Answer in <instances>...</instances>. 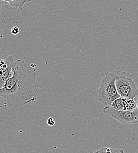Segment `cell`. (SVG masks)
I'll list each match as a JSON object with an SVG mask.
<instances>
[{"label": "cell", "mask_w": 138, "mask_h": 153, "mask_svg": "<svg viewBox=\"0 0 138 153\" xmlns=\"http://www.w3.org/2000/svg\"><path fill=\"white\" fill-rule=\"evenodd\" d=\"M118 75L106 72L98 89V100L104 106L111 105L115 100L120 97L116 85Z\"/></svg>", "instance_id": "2"}, {"label": "cell", "mask_w": 138, "mask_h": 153, "mask_svg": "<svg viewBox=\"0 0 138 153\" xmlns=\"http://www.w3.org/2000/svg\"><path fill=\"white\" fill-rule=\"evenodd\" d=\"M19 33H20V28L18 27L15 26L11 28V33L13 35H17Z\"/></svg>", "instance_id": "10"}, {"label": "cell", "mask_w": 138, "mask_h": 153, "mask_svg": "<svg viewBox=\"0 0 138 153\" xmlns=\"http://www.w3.org/2000/svg\"><path fill=\"white\" fill-rule=\"evenodd\" d=\"M1 58H0V61H1Z\"/></svg>", "instance_id": "13"}, {"label": "cell", "mask_w": 138, "mask_h": 153, "mask_svg": "<svg viewBox=\"0 0 138 153\" xmlns=\"http://www.w3.org/2000/svg\"><path fill=\"white\" fill-rule=\"evenodd\" d=\"M125 100L126 98L119 97L113 101L111 106L117 110H125Z\"/></svg>", "instance_id": "5"}, {"label": "cell", "mask_w": 138, "mask_h": 153, "mask_svg": "<svg viewBox=\"0 0 138 153\" xmlns=\"http://www.w3.org/2000/svg\"><path fill=\"white\" fill-rule=\"evenodd\" d=\"M95 153H124L123 150H117V149H114L109 147H104V148H101L99 150L95 152Z\"/></svg>", "instance_id": "8"}, {"label": "cell", "mask_w": 138, "mask_h": 153, "mask_svg": "<svg viewBox=\"0 0 138 153\" xmlns=\"http://www.w3.org/2000/svg\"><path fill=\"white\" fill-rule=\"evenodd\" d=\"M4 4H7V5H9L7 2L4 1H2V0H0V8H1V5H4ZM0 14H1V9H0Z\"/></svg>", "instance_id": "11"}, {"label": "cell", "mask_w": 138, "mask_h": 153, "mask_svg": "<svg viewBox=\"0 0 138 153\" xmlns=\"http://www.w3.org/2000/svg\"><path fill=\"white\" fill-rule=\"evenodd\" d=\"M37 73L22 59H15L10 75L0 88V97L15 107H22L35 101L39 94Z\"/></svg>", "instance_id": "1"}, {"label": "cell", "mask_w": 138, "mask_h": 153, "mask_svg": "<svg viewBox=\"0 0 138 153\" xmlns=\"http://www.w3.org/2000/svg\"><path fill=\"white\" fill-rule=\"evenodd\" d=\"M133 75L123 73L116 79L117 90L120 97L135 98L138 95V89L133 79Z\"/></svg>", "instance_id": "3"}, {"label": "cell", "mask_w": 138, "mask_h": 153, "mask_svg": "<svg viewBox=\"0 0 138 153\" xmlns=\"http://www.w3.org/2000/svg\"><path fill=\"white\" fill-rule=\"evenodd\" d=\"M7 2L10 5L19 8L21 11L23 10L24 5L32 0H2Z\"/></svg>", "instance_id": "6"}, {"label": "cell", "mask_w": 138, "mask_h": 153, "mask_svg": "<svg viewBox=\"0 0 138 153\" xmlns=\"http://www.w3.org/2000/svg\"><path fill=\"white\" fill-rule=\"evenodd\" d=\"M47 124L49 126H54L56 124L54 120L52 117H49L47 120Z\"/></svg>", "instance_id": "9"}, {"label": "cell", "mask_w": 138, "mask_h": 153, "mask_svg": "<svg viewBox=\"0 0 138 153\" xmlns=\"http://www.w3.org/2000/svg\"><path fill=\"white\" fill-rule=\"evenodd\" d=\"M137 109V103H136L135 98H126L125 110L134 111Z\"/></svg>", "instance_id": "7"}, {"label": "cell", "mask_w": 138, "mask_h": 153, "mask_svg": "<svg viewBox=\"0 0 138 153\" xmlns=\"http://www.w3.org/2000/svg\"></svg>", "instance_id": "14"}, {"label": "cell", "mask_w": 138, "mask_h": 153, "mask_svg": "<svg viewBox=\"0 0 138 153\" xmlns=\"http://www.w3.org/2000/svg\"><path fill=\"white\" fill-rule=\"evenodd\" d=\"M103 111L104 113L111 115L119 122L125 124H132L138 123V110L134 111L117 110L111 105L105 106Z\"/></svg>", "instance_id": "4"}, {"label": "cell", "mask_w": 138, "mask_h": 153, "mask_svg": "<svg viewBox=\"0 0 138 153\" xmlns=\"http://www.w3.org/2000/svg\"><path fill=\"white\" fill-rule=\"evenodd\" d=\"M135 101H136V103H137V109L138 110V95L137 97L135 98Z\"/></svg>", "instance_id": "12"}]
</instances>
